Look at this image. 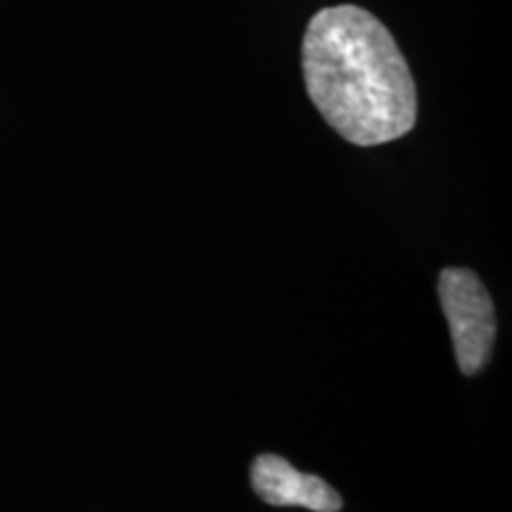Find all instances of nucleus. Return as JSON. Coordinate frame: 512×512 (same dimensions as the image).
<instances>
[{
  "label": "nucleus",
  "mask_w": 512,
  "mask_h": 512,
  "mask_svg": "<svg viewBox=\"0 0 512 512\" xmlns=\"http://www.w3.org/2000/svg\"><path fill=\"white\" fill-rule=\"evenodd\" d=\"M437 292L460 373H482L494 354L498 332L494 299L470 268H444Z\"/></svg>",
  "instance_id": "nucleus-2"
},
{
  "label": "nucleus",
  "mask_w": 512,
  "mask_h": 512,
  "mask_svg": "<svg viewBox=\"0 0 512 512\" xmlns=\"http://www.w3.org/2000/svg\"><path fill=\"white\" fill-rule=\"evenodd\" d=\"M302 72L316 110L351 145L375 147L413 131L418 91L387 27L358 5L323 8L302 43Z\"/></svg>",
  "instance_id": "nucleus-1"
},
{
  "label": "nucleus",
  "mask_w": 512,
  "mask_h": 512,
  "mask_svg": "<svg viewBox=\"0 0 512 512\" xmlns=\"http://www.w3.org/2000/svg\"><path fill=\"white\" fill-rule=\"evenodd\" d=\"M252 489L261 501L278 508H306L313 512H339L342 496L316 475H306L283 456L261 453L252 463Z\"/></svg>",
  "instance_id": "nucleus-3"
}]
</instances>
